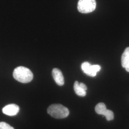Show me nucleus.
<instances>
[{
	"label": "nucleus",
	"mask_w": 129,
	"mask_h": 129,
	"mask_svg": "<svg viewBox=\"0 0 129 129\" xmlns=\"http://www.w3.org/2000/svg\"><path fill=\"white\" fill-rule=\"evenodd\" d=\"M13 77L15 79L20 82L27 83L32 80L33 74L32 71L27 68L18 67L14 70Z\"/></svg>",
	"instance_id": "f257e3e1"
},
{
	"label": "nucleus",
	"mask_w": 129,
	"mask_h": 129,
	"mask_svg": "<svg viewBox=\"0 0 129 129\" xmlns=\"http://www.w3.org/2000/svg\"><path fill=\"white\" fill-rule=\"evenodd\" d=\"M48 113L55 119H63L67 117L69 114V109L59 104H52L47 109Z\"/></svg>",
	"instance_id": "f03ea898"
},
{
	"label": "nucleus",
	"mask_w": 129,
	"mask_h": 129,
	"mask_svg": "<svg viewBox=\"0 0 129 129\" xmlns=\"http://www.w3.org/2000/svg\"><path fill=\"white\" fill-rule=\"evenodd\" d=\"M96 7V0H79L78 9L81 13L88 14L94 11Z\"/></svg>",
	"instance_id": "7ed1b4c3"
},
{
	"label": "nucleus",
	"mask_w": 129,
	"mask_h": 129,
	"mask_svg": "<svg viewBox=\"0 0 129 129\" xmlns=\"http://www.w3.org/2000/svg\"><path fill=\"white\" fill-rule=\"evenodd\" d=\"M81 69L84 73L89 76L94 77L96 76L97 72L100 71L101 67L98 64L91 65L88 62H85L81 64Z\"/></svg>",
	"instance_id": "20e7f679"
},
{
	"label": "nucleus",
	"mask_w": 129,
	"mask_h": 129,
	"mask_svg": "<svg viewBox=\"0 0 129 129\" xmlns=\"http://www.w3.org/2000/svg\"><path fill=\"white\" fill-rule=\"evenodd\" d=\"M95 111L98 114L103 115L106 117L108 120H111L114 119V113L111 111L107 110L106 105L103 103H100L95 107Z\"/></svg>",
	"instance_id": "39448f33"
},
{
	"label": "nucleus",
	"mask_w": 129,
	"mask_h": 129,
	"mask_svg": "<svg viewBox=\"0 0 129 129\" xmlns=\"http://www.w3.org/2000/svg\"><path fill=\"white\" fill-rule=\"evenodd\" d=\"M20 110L19 107L15 104H11L5 106L3 109V112L7 115L13 116L17 114Z\"/></svg>",
	"instance_id": "423d86ee"
},
{
	"label": "nucleus",
	"mask_w": 129,
	"mask_h": 129,
	"mask_svg": "<svg viewBox=\"0 0 129 129\" xmlns=\"http://www.w3.org/2000/svg\"><path fill=\"white\" fill-rule=\"evenodd\" d=\"M52 76L55 81V83L58 85L62 86L64 84V78L63 74L60 69L55 68L52 71Z\"/></svg>",
	"instance_id": "0eeeda50"
},
{
	"label": "nucleus",
	"mask_w": 129,
	"mask_h": 129,
	"mask_svg": "<svg viewBox=\"0 0 129 129\" xmlns=\"http://www.w3.org/2000/svg\"><path fill=\"white\" fill-rule=\"evenodd\" d=\"M121 62L122 67L129 72V47H127L123 53Z\"/></svg>",
	"instance_id": "6e6552de"
},
{
	"label": "nucleus",
	"mask_w": 129,
	"mask_h": 129,
	"mask_svg": "<svg viewBox=\"0 0 129 129\" xmlns=\"http://www.w3.org/2000/svg\"><path fill=\"white\" fill-rule=\"evenodd\" d=\"M74 91L76 94L80 97H84L86 95V91L84 90L79 86L78 81H75L74 85Z\"/></svg>",
	"instance_id": "1a4fd4ad"
},
{
	"label": "nucleus",
	"mask_w": 129,
	"mask_h": 129,
	"mask_svg": "<svg viewBox=\"0 0 129 129\" xmlns=\"http://www.w3.org/2000/svg\"><path fill=\"white\" fill-rule=\"evenodd\" d=\"M0 129H14L13 127L10 126L8 123L1 121L0 122Z\"/></svg>",
	"instance_id": "9d476101"
},
{
	"label": "nucleus",
	"mask_w": 129,
	"mask_h": 129,
	"mask_svg": "<svg viewBox=\"0 0 129 129\" xmlns=\"http://www.w3.org/2000/svg\"><path fill=\"white\" fill-rule=\"evenodd\" d=\"M79 86L81 88H82V89H83L84 90L86 91L87 90V87L86 86V85L85 84H84L83 83H79Z\"/></svg>",
	"instance_id": "9b49d317"
}]
</instances>
